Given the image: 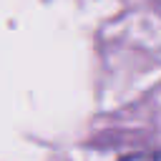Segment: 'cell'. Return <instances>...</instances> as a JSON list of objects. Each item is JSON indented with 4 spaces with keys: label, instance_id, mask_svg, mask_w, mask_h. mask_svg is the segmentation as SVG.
<instances>
[{
    "label": "cell",
    "instance_id": "1",
    "mask_svg": "<svg viewBox=\"0 0 161 161\" xmlns=\"http://www.w3.org/2000/svg\"><path fill=\"white\" fill-rule=\"evenodd\" d=\"M121 161H161V153H133V156H126Z\"/></svg>",
    "mask_w": 161,
    "mask_h": 161
}]
</instances>
